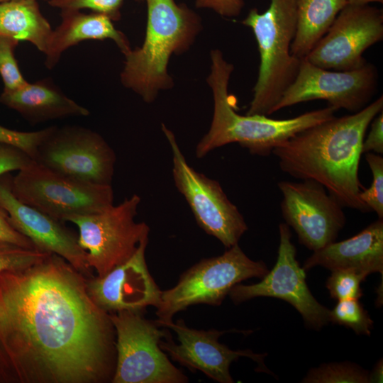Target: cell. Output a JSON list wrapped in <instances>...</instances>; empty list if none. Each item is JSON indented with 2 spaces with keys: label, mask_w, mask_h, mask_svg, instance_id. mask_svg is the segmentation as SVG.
Segmentation results:
<instances>
[{
  "label": "cell",
  "mask_w": 383,
  "mask_h": 383,
  "mask_svg": "<svg viewBox=\"0 0 383 383\" xmlns=\"http://www.w3.org/2000/svg\"><path fill=\"white\" fill-rule=\"evenodd\" d=\"M0 242L13 243L26 248H35L33 243L18 232L10 223L8 215L0 206Z\"/></svg>",
  "instance_id": "836d02e7"
},
{
  "label": "cell",
  "mask_w": 383,
  "mask_h": 383,
  "mask_svg": "<svg viewBox=\"0 0 383 383\" xmlns=\"http://www.w3.org/2000/svg\"><path fill=\"white\" fill-rule=\"evenodd\" d=\"M11 190L21 202L62 222L70 216L101 212L113 205L111 184L80 181L33 160L12 177Z\"/></svg>",
  "instance_id": "52a82bcc"
},
{
  "label": "cell",
  "mask_w": 383,
  "mask_h": 383,
  "mask_svg": "<svg viewBox=\"0 0 383 383\" xmlns=\"http://www.w3.org/2000/svg\"><path fill=\"white\" fill-rule=\"evenodd\" d=\"M382 38V9L348 4L304 58L326 70H355L367 63L363 57L365 50Z\"/></svg>",
  "instance_id": "9a60e30c"
},
{
  "label": "cell",
  "mask_w": 383,
  "mask_h": 383,
  "mask_svg": "<svg viewBox=\"0 0 383 383\" xmlns=\"http://www.w3.org/2000/svg\"><path fill=\"white\" fill-rule=\"evenodd\" d=\"M6 1H10V0H0V2ZM46 1H48V0H46Z\"/></svg>",
  "instance_id": "74e56055"
},
{
  "label": "cell",
  "mask_w": 383,
  "mask_h": 383,
  "mask_svg": "<svg viewBox=\"0 0 383 383\" xmlns=\"http://www.w3.org/2000/svg\"><path fill=\"white\" fill-rule=\"evenodd\" d=\"M269 270L262 261L250 259L238 244L222 255L203 259L184 272L171 289L162 291L156 320L162 327L190 306H220L231 289L252 277L262 278Z\"/></svg>",
  "instance_id": "8992f818"
},
{
  "label": "cell",
  "mask_w": 383,
  "mask_h": 383,
  "mask_svg": "<svg viewBox=\"0 0 383 383\" xmlns=\"http://www.w3.org/2000/svg\"><path fill=\"white\" fill-rule=\"evenodd\" d=\"M321 266L331 271L353 269L367 274H383V218L371 223L355 235L333 242L313 251L304 263L306 271Z\"/></svg>",
  "instance_id": "d6986e66"
},
{
  "label": "cell",
  "mask_w": 383,
  "mask_h": 383,
  "mask_svg": "<svg viewBox=\"0 0 383 383\" xmlns=\"http://www.w3.org/2000/svg\"><path fill=\"white\" fill-rule=\"evenodd\" d=\"M377 84V70L371 63L353 70L331 71L302 58L295 79L283 93L274 113L313 100H325L336 110L355 113L370 104Z\"/></svg>",
  "instance_id": "7c38bea8"
},
{
  "label": "cell",
  "mask_w": 383,
  "mask_h": 383,
  "mask_svg": "<svg viewBox=\"0 0 383 383\" xmlns=\"http://www.w3.org/2000/svg\"><path fill=\"white\" fill-rule=\"evenodd\" d=\"M383 111L381 96L360 111L311 126L272 152L280 170L301 180L321 184L343 207L370 211L360 193L362 143L373 118Z\"/></svg>",
  "instance_id": "7a4b0ae2"
},
{
  "label": "cell",
  "mask_w": 383,
  "mask_h": 383,
  "mask_svg": "<svg viewBox=\"0 0 383 383\" xmlns=\"http://www.w3.org/2000/svg\"><path fill=\"white\" fill-rule=\"evenodd\" d=\"M279 244L276 263L256 284H238L228 295L235 304L260 296L282 299L301 315L307 326L320 330L329 323L330 310L321 304L310 292L306 271L296 260L292 233L285 223L279 225Z\"/></svg>",
  "instance_id": "4fadbf2b"
},
{
  "label": "cell",
  "mask_w": 383,
  "mask_h": 383,
  "mask_svg": "<svg viewBox=\"0 0 383 383\" xmlns=\"http://www.w3.org/2000/svg\"><path fill=\"white\" fill-rule=\"evenodd\" d=\"M368 275L353 269L331 271L326 287L331 296L338 301L359 299L362 296L361 283Z\"/></svg>",
  "instance_id": "484cf974"
},
{
  "label": "cell",
  "mask_w": 383,
  "mask_h": 383,
  "mask_svg": "<svg viewBox=\"0 0 383 383\" xmlns=\"http://www.w3.org/2000/svg\"><path fill=\"white\" fill-rule=\"evenodd\" d=\"M53 126L35 131H19L0 125V143L16 147L34 160L38 149Z\"/></svg>",
  "instance_id": "f546056e"
},
{
  "label": "cell",
  "mask_w": 383,
  "mask_h": 383,
  "mask_svg": "<svg viewBox=\"0 0 383 383\" xmlns=\"http://www.w3.org/2000/svg\"><path fill=\"white\" fill-rule=\"evenodd\" d=\"M242 23L254 33L260 61L246 114L269 116L295 79L301 64V59L291 53L296 31V0H271L263 13L250 9Z\"/></svg>",
  "instance_id": "5b68a950"
},
{
  "label": "cell",
  "mask_w": 383,
  "mask_h": 383,
  "mask_svg": "<svg viewBox=\"0 0 383 383\" xmlns=\"http://www.w3.org/2000/svg\"><path fill=\"white\" fill-rule=\"evenodd\" d=\"M365 160L372 180L369 188L361 190L360 198L370 211H374L379 218H383V157L382 155L367 152Z\"/></svg>",
  "instance_id": "83f0119b"
},
{
  "label": "cell",
  "mask_w": 383,
  "mask_h": 383,
  "mask_svg": "<svg viewBox=\"0 0 383 383\" xmlns=\"http://www.w3.org/2000/svg\"><path fill=\"white\" fill-rule=\"evenodd\" d=\"M0 104L18 112L30 124L90 113L89 109L68 97L50 78L28 82L15 90H3Z\"/></svg>",
  "instance_id": "ffe728a7"
},
{
  "label": "cell",
  "mask_w": 383,
  "mask_h": 383,
  "mask_svg": "<svg viewBox=\"0 0 383 383\" xmlns=\"http://www.w3.org/2000/svg\"><path fill=\"white\" fill-rule=\"evenodd\" d=\"M11 179L10 172L0 175V206L11 225L37 249L62 257L87 278L91 277L78 235L65 222L19 201L12 192Z\"/></svg>",
  "instance_id": "ac0fdd59"
},
{
  "label": "cell",
  "mask_w": 383,
  "mask_h": 383,
  "mask_svg": "<svg viewBox=\"0 0 383 383\" xmlns=\"http://www.w3.org/2000/svg\"><path fill=\"white\" fill-rule=\"evenodd\" d=\"M148 238L139 244L125 262L103 277L87 278V290L92 301L111 314L129 311L142 313L147 307H157L162 290L150 274L145 260Z\"/></svg>",
  "instance_id": "e0dca14e"
},
{
  "label": "cell",
  "mask_w": 383,
  "mask_h": 383,
  "mask_svg": "<svg viewBox=\"0 0 383 383\" xmlns=\"http://www.w3.org/2000/svg\"><path fill=\"white\" fill-rule=\"evenodd\" d=\"M367 138L362 143V154L374 152L383 154V111L379 113L371 121Z\"/></svg>",
  "instance_id": "d6a6232c"
},
{
  "label": "cell",
  "mask_w": 383,
  "mask_h": 383,
  "mask_svg": "<svg viewBox=\"0 0 383 383\" xmlns=\"http://www.w3.org/2000/svg\"><path fill=\"white\" fill-rule=\"evenodd\" d=\"M280 206L285 223L309 250H318L334 242L346 223L343 206L318 182L280 181Z\"/></svg>",
  "instance_id": "5bb4252c"
},
{
  "label": "cell",
  "mask_w": 383,
  "mask_h": 383,
  "mask_svg": "<svg viewBox=\"0 0 383 383\" xmlns=\"http://www.w3.org/2000/svg\"><path fill=\"white\" fill-rule=\"evenodd\" d=\"M147 4L148 20L143 45L125 55L122 84L152 102L173 81L167 66L173 54H182L201 29V18L185 4L174 0H138Z\"/></svg>",
  "instance_id": "277c9868"
},
{
  "label": "cell",
  "mask_w": 383,
  "mask_h": 383,
  "mask_svg": "<svg viewBox=\"0 0 383 383\" xmlns=\"http://www.w3.org/2000/svg\"><path fill=\"white\" fill-rule=\"evenodd\" d=\"M52 30L38 0L0 2V35L28 41L44 53Z\"/></svg>",
  "instance_id": "7402d4cb"
},
{
  "label": "cell",
  "mask_w": 383,
  "mask_h": 383,
  "mask_svg": "<svg viewBox=\"0 0 383 383\" xmlns=\"http://www.w3.org/2000/svg\"><path fill=\"white\" fill-rule=\"evenodd\" d=\"M124 0H48V4L61 10L89 9L109 17L112 21L121 18V9Z\"/></svg>",
  "instance_id": "4dcf8cb0"
},
{
  "label": "cell",
  "mask_w": 383,
  "mask_h": 383,
  "mask_svg": "<svg viewBox=\"0 0 383 383\" xmlns=\"http://www.w3.org/2000/svg\"><path fill=\"white\" fill-rule=\"evenodd\" d=\"M370 372L358 365L349 362H330L311 369L303 383H367Z\"/></svg>",
  "instance_id": "cb8c5ba5"
},
{
  "label": "cell",
  "mask_w": 383,
  "mask_h": 383,
  "mask_svg": "<svg viewBox=\"0 0 383 383\" xmlns=\"http://www.w3.org/2000/svg\"><path fill=\"white\" fill-rule=\"evenodd\" d=\"M116 360L109 314L64 258L0 273V383H104Z\"/></svg>",
  "instance_id": "6da1fadb"
},
{
  "label": "cell",
  "mask_w": 383,
  "mask_h": 383,
  "mask_svg": "<svg viewBox=\"0 0 383 383\" xmlns=\"http://www.w3.org/2000/svg\"><path fill=\"white\" fill-rule=\"evenodd\" d=\"M50 254L35 248L0 242V273L27 267L43 260Z\"/></svg>",
  "instance_id": "f1b7e54d"
},
{
  "label": "cell",
  "mask_w": 383,
  "mask_h": 383,
  "mask_svg": "<svg viewBox=\"0 0 383 383\" xmlns=\"http://www.w3.org/2000/svg\"><path fill=\"white\" fill-rule=\"evenodd\" d=\"M165 328L176 333L179 344L173 342L169 333L160 340V348L175 362L191 370H199L213 380L220 383L234 382L229 367L240 357L253 360L260 372L272 374L264 364L267 353L257 354L250 350H233L218 342V338L224 333L238 332L249 334L252 331L196 330L189 328L182 319L168 323Z\"/></svg>",
  "instance_id": "2e32d148"
},
{
  "label": "cell",
  "mask_w": 383,
  "mask_h": 383,
  "mask_svg": "<svg viewBox=\"0 0 383 383\" xmlns=\"http://www.w3.org/2000/svg\"><path fill=\"white\" fill-rule=\"evenodd\" d=\"M116 334V360L113 383H185L188 377L160 348L170 333L141 313L109 314Z\"/></svg>",
  "instance_id": "ba28073f"
},
{
  "label": "cell",
  "mask_w": 383,
  "mask_h": 383,
  "mask_svg": "<svg viewBox=\"0 0 383 383\" xmlns=\"http://www.w3.org/2000/svg\"><path fill=\"white\" fill-rule=\"evenodd\" d=\"M162 130L172 150L175 187L189 204L196 223L226 248L238 244L248 228L243 215L217 181L188 164L174 133L163 123Z\"/></svg>",
  "instance_id": "30bf717a"
},
{
  "label": "cell",
  "mask_w": 383,
  "mask_h": 383,
  "mask_svg": "<svg viewBox=\"0 0 383 383\" xmlns=\"http://www.w3.org/2000/svg\"><path fill=\"white\" fill-rule=\"evenodd\" d=\"M196 6L213 9L225 17L238 16L244 6L243 0H196Z\"/></svg>",
  "instance_id": "e575fe53"
},
{
  "label": "cell",
  "mask_w": 383,
  "mask_h": 383,
  "mask_svg": "<svg viewBox=\"0 0 383 383\" xmlns=\"http://www.w3.org/2000/svg\"><path fill=\"white\" fill-rule=\"evenodd\" d=\"M348 4L355 6L368 5L371 2L382 3L383 0H347Z\"/></svg>",
  "instance_id": "8d00e7d4"
},
{
  "label": "cell",
  "mask_w": 383,
  "mask_h": 383,
  "mask_svg": "<svg viewBox=\"0 0 383 383\" xmlns=\"http://www.w3.org/2000/svg\"><path fill=\"white\" fill-rule=\"evenodd\" d=\"M61 22L52 30L47 49L45 65L52 69L62 53L70 48L89 40H112L125 55L132 49L128 39L106 16L79 10H61Z\"/></svg>",
  "instance_id": "44dd1931"
},
{
  "label": "cell",
  "mask_w": 383,
  "mask_h": 383,
  "mask_svg": "<svg viewBox=\"0 0 383 383\" xmlns=\"http://www.w3.org/2000/svg\"><path fill=\"white\" fill-rule=\"evenodd\" d=\"M382 360H381L369 373V382H382Z\"/></svg>",
  "instance_id": "d590c367"
},
{
  "label": "cell",
  "mask_w": 383,
  "mask_h": 383,
  "mask_svg": "<svg viewBox=\"0 0 383 383\" xmlns=\"http://www.w3.org/2000/svg\"><path fill=\"white\" fill-rule=\"evenodd\" d=\"M140 200L133 194L101 212L66 219L77 226L78 243L87 252V265L96 276L103 277L127 261L140 243L148 238L149 226L135 220Z\"/></svg>",
  "instance_id": "9c48e42d"
},
{
  "label": "cell",
  "mask_w": 383,
  "mask_h": 383,
  "mask_svg": "<svg viewBox=\"0 0 383 383\" xmlns=\"http://www.w3.org/2000/svg\"><path fill=\"white\" fill-rule=\"evenodd\" d=\"M33 160L21 150L0 143V175L18 171Z\"/></svg>",
  "instance_id": "1f68e13d"
},
{
  "label": "cell",
  "mask_w": 383,
  "mask_h": 383,
  "mask_svg": "<svg viewBox=\"0 0 383 383\" xmlns=\"http://www.w3.org/2000/svg\"><path fill=\"white\" fill-rule=\"evenodd\" d=\"M211 73L207 78L213 98V113L208 133L196 146L197 158L230 143H238L252 154L266 157L280 143L295 134L335 116L338 111L331 106L305 112L287 119L267 116L241 115L235 109V100L228 94V82L233 65L221 50L211 52Z\"/></svg>",
  "instance_id": "3957f363"
},
{
  "label": "cell",
  "mask_w": 383,
  "mask_h": 383,
  "mask_svg": "<svg viewBox=\"0 0 383 383\" xmlns=\"http://www.w3.org/2000/svg\"><path fill=\"white\" fill-rule=\"evenodd\" d=\"M329 322L350 328L357 335L370 336L373 321L358 299L338 301L329 311Z\"/></svg>",
  "instance_id": "d4e9b609"
},
{
  "label": "cell",
  "mask_w": 383,
  "mask_h": 383,
  "mask_svg": "<svg viewBox=\"0 0 383 383\" xmlns=\"http://www.w3.org/2000/svg\"><path fill=\"white\" fill-rule=\"evenodd\" d=\"M33 160L80 181L111 184L116 156L99 133L84 126L67 125L53 126Z\"/></svg>",
  "instance_id": "8fae6325"
},
{
  "label": "cell",
  "mask_w": 383,
  "mask_h": 383,
  "mask_svg": "<svg viewBox=\"0 0 383 383\" xmlns=\"http://www.w3.org/2000/svg\"><path fill=\"white\" fill-rule=\"evenodd\" d=\"M19 41L0 35V77L4 91H12L26 85L28 82L24 78L15 57V50Z\"/></svg>",
  "instance_id": "4316f807"
},
{
  "label": "cell",
  "mask_w": 383,
  "mask_h": 383,
  "mask_svg": "<svg viewBox=\"0 0 383 383\" xmlns=\"http://www.w3.org/2000/svg\"><path fill=\"white\" fill-rule=\"evenodd\" d=\"M296 31L291 53L304 58L331 27L347 0H296Z\"/></svg>",
  "instance_id": "603a6c76"
}]
</instances>
